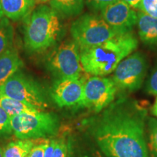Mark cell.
Returning <instances> with one entry per match:
<instances>
[{
  "label": "cell",
  "instance_id": "obj_10",
  "mask_svg": "<svg viewBox=\"0 0 157 157\" xmlns=\"http://www.w3.org/2000/svg\"><path fill=\"white\" fill-rule=\"evenodd\" d=\"M84 80L80 78H60L54 82L51 97L59 107L82 105Z\"/></svg>",
  "mask_w": 157,
  "mask_h": 157
},
{
  "label": "cell",
  "instance_id": "obj_21",
  "mask_svg": "<svg viewBox=\"0 0 157 157\" xmlns=\"http://www.w3.org/2000/svg\"><path fill=\"white\" fill-rule=\"evenodd\" d=\"M138 9L143 13L157 18V0H142Z\"/></svg>",
  "mask_w": 157,
  "mask_h": 157
},
{
  "label": "cell",
  "instance_id": "obj_18",
  "mask_svg": "<svg viewBox=\"0 0 157 157\" xmlns=\"http://www.w3.org/2000/svg\"><path fill=\"white\" fill-rule=\"evenodd\" d=\"M14 29L9 19L4 17L0 21V55L13 47Z\"/></svg>",
  "mask_w": 157,
  "mask_h": 157
},
{
  "label": "cell",
  "instance_id": "obj_22",
  "mask_svg": "<svg viewBox=\"0 0 157 157\" xmlns=\"http://www.w3.org/2000/svg\"><path fill=\"white\" fill-rule=\"evenodd\" d=\"M117 1L118 0H86V4L92 10L101 11L104 7Z\"/></svg>",
  "mask_w": 157,
  "mask_h": 157
},
{
  "label": "cell",
  "instance_id": "obj_27",
  "mask_svg": "<svg viewBox=\"0 0 157 157\" xmlns=\"http://www.w3.org/2000/svg\"><path fill=\"white\" fill-rule=\"evenodd\" d=\"M122 1L125 2L127 4H128V5L130 6L131 7H132L133 9L134 8L138 9L139 5H140V4L142 0H122Z\"/></svg>",
  "mask_w": 157,
  "mask_h": 157
},
{
  "label": "cell",
  "instance_id": "obj_15",
  "mask_svg": "<svg viewBox=\"0 0 157 157\" xmlns=\"http://www.w3.org/2000/svg\"><path fill=\"white\" fill-rule=\"evenodd\" d=\"M84 0H51L50 7L64 16H76L81 13Z\"/></svg>",
  "mask_w": 157,
  "mask_h": 157
},
{
  "label": "cell",
  "instance_id": "obj_30",
  "mask_svg": "<svg viewBox=\"0 0 157 157\" xmlns=\"http://www.w3.org/2000/svg\"><path fill=\"white\" fill-rule=\"evenodd\" d=\"M94 157H104V156L101 154V153L96 152V154H95V156H94Z\"/></svg>",
  "mask_w": 157,
  "mask_h": 157
},
{
  "label": "cell",
  "instance_id": "obj_24",
  "mask_svg": "<svg viewBox=\"0 0 157 157\" xmlns=\"http://www.w3.org/2000/svg\"><path fill=\"white\" fill-rule=\"evenodd\" d=\"M48 140H45L42 143H39V145L33 146L29 152L28 157H44V151L48 146Z\"/></svg>",
  "mask_w": 157,
  "mask_h": 157
},
{
  "label": "cell",
  "instance_id": "obj_32",
  "mask_svg": "<svg viewBox=\"0 0 157 157\" xmlns=\"http://www.w3.org/2000/svg\"><path fill=\"white\" fill-rule=\"evenodd\" d=\"M38 1L44 3V2H50L51 0H38Z\"/></svg>",
  "mask_w": 157,
  "mask_h": 157
},
{
  "label": "cell",
  "instance_id": "obj_31",
  "mask_svg": "<svg viewBox=\"0 0 157 157\" xmlns=\"http://www.w3.org/2000/svg\"><path fill=\"white\" fill-rule=\"evenodd\" d=\"M0 157H3V151L1 147H0Z\"/></svg>",
  "mask_w": 157,
  "mask_h": 157
},
{
  "label": "cell",
  "instance_id": "obj_12",
  "mask_svg": "<svg viewBox=\"0 0 157 157\" xmlns=\"http://www.w3.org/2000/svg\"><path fill=\"white\" fill-rule=\"evenodd\" d=\"M22 66L23 61L18 52L13 47L0 55V85L18 71Z\"/></svg>",
  "mask_w": 157,
  "mask_h": 157
},
{
  "label": "cell",
  "instance_id": "obj_8",
  "mask_svg": "<svg viewBox=\"0 0 157 157\" xmlns=\"http://www.w3.org/2000/svg\"><path fill=\"white\" fill-rule=\"evenodd\" d=\"M147 62L140 52L129 55L119 63L112 79L117 88L132 92L142 86L147 71Z\"/></svg>",
  "mask_w": 157,
  "mask_h": 157
},
{
  "label": "cell",
  "instance_id": "obj_3",
  "mask_svg": "<svg viewBox=\"0 0 157 157\" xmlns=\"http://www.w3.org/2000/svg\"><path fill=\"white\" fill-rule=\"evenodd\" d=\"M61 29L58 13L51 7L39 6L29 13L25 21V48L32 52L48 50L56 44Z\"/></svg>",
  "mask_w": 157,
  "mask_h": 157
},
{
  "label": "cell",
  "instance_id": "obj_17",
  "mask_svg": "<svg viewBox=\"0 0 157 157\" xmlns=\"http://www.w3.org/2000/svg\"><path fill=\"white\" fill-rule=\"evenodd\" d=\"M34 146V142L29 139L13 141L3 150V157H25Z\"/></svg>",
  "mask_w": 157,
  "mask_h": 157
},
{
  "label": "cell",
  "instance_id": "obj_9",
  "mask_svg": "<svg viewBox=\"0 0 157 157\" xmlns=\"http://www.w3.org/2000/svg\"><path fill=\"white\" fill-rule=\"evenodd\" d=\"M117 87L113 79L93 76L84 81V98L82 106L101 112L114 101Z\"/></svg>",
  "mask_w": 157,
  "mask_h": 157
},
{
  "label": "cell",
  "instance_id": "obj_1",
  "mask_svg": "<svg viewBox=\"0 0 157 157\" xmlns=\"http://www.w3.org/2000/svg\"><path fill=\"white\" fill-rule=\"evenodd\" d=\"M146 110L135 102L111 103L94 119L91 131L106 157H148Z\"/></svg>",
  "mask_w": 157,
  "mask_h": 157
},
{
  "label": "cell",
  "instance_id": "obj_5",
  "mask_svg": "<svg viewBox=\"0 0 157 157\" xmlns=\"http://www.w3.org/2000/svg\"><path fill=\"white\" fill-rule=\"evenodd\" d=\"M10 123L13 132L20 140L54 135L59 127L56 114L43 111L19 113L11 117Z\"/></svg>",
  "mask_w": 157,
  "mask_h": 157
},
{
  "label": "cell",
  "instance_id": "obj_2",
  "mask_svg": "<svg viewBox=\"0 0 157 157\" xmlns=\"http://www.w3.org/2000/svg\"><path fill=\"white\" fill-rule=\"evenodd\" d=\"M131 31L119 34L102 44L80 50L82 69L93 76H104L114 71L121 60L137 48Z\"/></svg>",
  "mask_w": 157,
  "mask_h": 157
},
{
  "label": "cell",
  "instance_id": "obj_33",
  "mask_svg": "<svg viewBox=\"0 0 157 157\" xmlns=\"http://www.w3.org/2000/svg\"><path fill=\"white\" fill-rule=\"evenodd\" d=\"M25 157H28V156H25Z\"/></svg>",
  "mask_w": 157,
  "mask_h": 157
},
{
  "label": "cell",
  "instance_id": "obj_14",
  "mask_svg": "<svg viewBox=\"0 0 157 157\" xmlns=\"http://www.w3.org/2000/svg\"><path fill=\"white\" fill-rule=\"evenodd\" d=\"M137 14V29L141 41L146 44H157V18L143 13Z\"/></svg>",
  "mask_w": 157,
  "mask_h": 157
},
{
  "label": "cell",
  "instance_id": "obj_26",
  "mask_svg": "<svg viewBox=\"0 0 157 157\" xmlns=\"http://www.w3.org/2000/svg\"><path fill=\"white\" fill-rule=\"evenodd\" d=\"M56 140H49L48 146L44 151V157H52L53 154L55 146H56Z\"/></svg>",
  "mask_w": 157,
  "mask_h": 157
},
{
  "label": "cell",
  "instance_id": "obj_23",
  "mask_svg": "<svg viewBox=\"0 0 157 157\" xmlns=\"http://www.w3.org/2000/svg\"><path fill=\"white\" fill-rule=\"evenodd\" d=\"M146 90L150 95H157V68L153 71L150 78H148Z\"/></svg>",
  "mask_w": 157,
  "mask_h": 157
},
{
  "label": "cell",
  "instance_id": "obj_13",
  "mask_svg": "<svg viewBox=\"0 0 157 157\" xmlns=\"http://www.w3.org/2000/svg\"><path fill=\"white\" fill-rule=\"evenodd\" d=\"M5 16L13 21H18L28 16L34 5V0H0Z\"/></svg>",
  "mask_w": 157,
  "mask_h": 157
},
{
  "label": "cell",
  "instance_id": "obj_4",
  "mask_svg": "<svg viewBox=\"0 0 157 157\" xmlns=\"http://www.w3.org/2000/svg\"><path fill=\"white\" fill-rule=\"evenodd\" d=\"M71 34L80 50L101 44L119 34L101 16L84 14L72 23Z\"/></svg>",
  "mask_w": 157,
  "mask_h": 157
},
{
  "label": "cell",
  "instance_id": "obj_20",
  "mask_svg": "<svg viewBox=\"0 0 157 157\" xmlns=\"http://www.w3.org/2000/svg\"><path fill=\"white\" fill-rule=\"evenodd\" d=\"M10 121L11 117L0 106V137L7 136L13 132Z\"/></svg>",
  "mask_w": 157,
  "mask_h": 157
},
{
  "label": "cell",
  "instance_id": "obj_11",
  "mask_svg": "<svg viewBox=\"0 0 157 157\" xmlns=\"http://www.w3.org/2000/svg\"><path fill=\"white\" fill-rule=\"evenodd\" d=\"M101 17L118 34L129 32L137 24V14L122 0H118L101 10Z\"/></svg>",
  "mask_w": 157,
  "mask_h": 157
},
{
  "label": "cell",
  "instance_id": "obj_19",
  "mask_svg": "<svg viewBox=\"0 0 157 157\" xmlns=\"http://www.w3.org/2000/svg\"><path fill=\"white\" fill-rule=\"evenodd\" d=\"M147 150L148 157H157V119L149 118L148 121Z\"/></svg>",
  "mask_w": 157,
  "mask_h": 157
},
{
  "label": "cell",
  "instance_id": "obj_28",
  "mask_svg": "<svg viewBox=\"0 0 157 157\" xmlns=\"http://www.w3.org/2000/svg\"><path fill=\"white\" fill-rule=\"evenodd\" d=\"M151 112L153 113V115H154L155 117H157V98H156V101H155L154 105H153Z\"/></svg>",
  "mask_w": 157,
  "mask_h": 157
},
{
  "label": "cell",
  "instance_id": "obj_6",
  "mask_svg": "<svg viewBox=\"0 0 157 157\" xmlns=\"http://www.w3.org/2000/svg\"><path fill=\"white\" fill-rule=\"evenodd\" d=\"M0 93L35 108L38 111L48 107L44 90L39 84L21 71H17L0 85Z\"/></svg>",
  "mask_w": 157,
  "mask_h": 157
},
{
  "label": "cell",
  "instance_id": "obj_29",
  "mask_svg": "<svg viewBox=\"0 0 157 157\" xmlns=\"http://www.w3.org/2000/svg\"><path fill=\"white\" fill-rule=\"evenodd\" d=\"M4 16H5V15H4L3 13L2 9V7H1V3H0V21L3 18Z\"/></svg>",
  "mask_w": 157,
  "mask_h": 157
},
{
  "label": "cell",
  "instance_id": "obj_16",
  "mask_svg": "<svg viewBox=\"0 0 157 157\" xmlns=\"http://www.w3.org/2000/svg\"><path fill=\"white\" fill-rule=\"evenodd\" d=\"M0 106L10 117L21 113H34L40 111L31 105L2 93H0Z\"/></svg>",
  "mask_w": 157,
  "mask_h": 157
},
{
  "label": "cell",
  "instance_id": "obj_7",
  "mask_svg": "<svg viewBox=\"0 0 157 157\" xmlns=\"http://www.w3.org/2000/svg\"><path fill=\"white\" fill-rule=\"evenodd\" d=\"M47 67L58 78H80L82 69L80 50L74 41H66L48 55Z\"/></svg>",
  "mask_w": 157,
  "mask_h": 157
},
{
  "label": "cell",
  "instance_id": "obj_25",
  "mask_svg": "<svg viewBox=\"0 0 157 157\" xmlns=\"http://www.w3.org/2000/svg\"><path fill=\"white\" fill-rule=\"evenodd\" d=\"M67 156V146L63 140L56 141L54 151L52 157H66Z\"/></svg>",
  "mask_w": 157,
  "mask_h": 157
}]
</instances>
